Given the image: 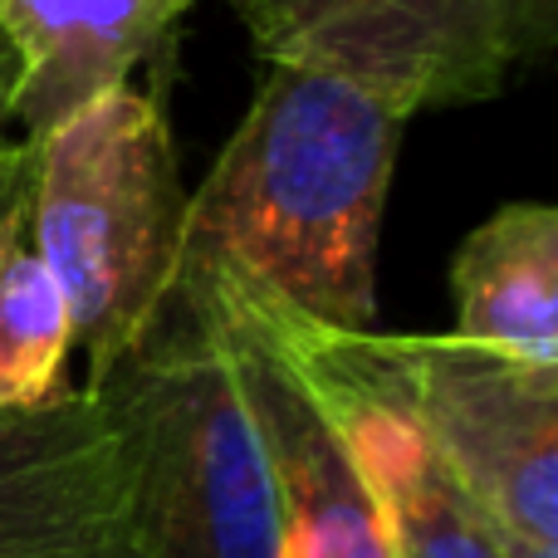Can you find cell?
<instances>
[{
	"label": "cell",
	"instance_id": "6da1fadb",
	"mask_svg": "<svg viewBox=\"0 0 558 558\" xmlns=\"http://www.w3.org/2000/svg\"><path fill=\"white\" fill-rule=\"evenodd\" d=\"M402 128L407 118L343 78L270 64L186 196L177 275L221 270L324 328H373Z\"/></svg>",
	"mask_w": 558,
	"mask_h": 558
},
{
	"label": "cell",
	"instance_id": "7a4b0ae2",
	"mask_svg": "<svg viewBox=\"0 0 558 558\" xmlns=\"http://www.w3.org/2000/svg\"><path fill=\"white\" fill-rule=\"evenodd\" d=\"M25 147V235L64 289L84 387H98L172 304L186 216L172 133L157 98L123 84Z\"/></svg>",
	"mask_w": 558,
	"mask_h": 558
},
{
	"label": "cell",
	"instance_id": "3957f363",
	"mask_svg": "<svg viewBox=\"0 0 558 558\" xmlns=\"http://www.w3.org/2000/svg\"><path fill=\"white\" fill-rule=\"evenodd\" d=\"M118 426L143 558H284L279 500L206 308L172 294L157 328L94 387Z\"/></svg>",
	"mask_w": 558,
	"mask_h": 558
},
{
	"label": "cell",
	"instance_id": "277c9868",
	"mask_svg": "<svg viewBox=\"0 0 558 558\" xmlns=\"http://www.w3.org/2000/svg\"><path fill=\"white\" fill-rule=\"evenodd\" d=\"M245 294L260 304L265 324L338 426L357 475L373 490L392 558H505L495 524L426 432L392 338L373 328H324L255 289Z\"/></svg>",
	"mask_w": 558,
	"mask_h": 558
},
{
	"label": "cell",
	"instance_id": "5b68a950",
	"mask_svg": "<svg viewBox=\"0 0 558 558\" xmlns=\"http://www.w3.org/2000/svg\"><path fill=\"white\" fill-rule=\"evenodd\" d=\"M265 64L314 69L412 123L485 104L524 59L520 0H245Z\"/></svg>",
	"mask_w": 558,
	"mask_h": 558
},
{
	"label": "cell",
	"instance_id": "8992f818",
	"mask_svg": "<svg viewBox=\"0 0 558 558\" xmlns=\"http://www.w3.org/2000/svg\"><path fill=\"white\" fill-rule=\"evenodd\" d=\"M426 432L505 539L558 544V367L456 333L392 338Z\"/></svg>",
	"mask_w": 558,
	"mask_h": 558
},
{
	"label": "cell",
	"instance_id": "52a82bcc",
	"mask_svg": "<svg viewBox=\"0 0 558 558\" xmlns=\"http://www.w3.org/2000/svg\"><path fill=\"white\" fill-rule=\"evenodd\" d=\"M172 294L196 299L221 333L235 387L265 446L284 558H392L373 490L363 485L314 387L265 324L260 304L216 270L177 275Z\"/></svg>",
	"mask_w": 558,
	"mask_h": 558
},
{
	"label": "cell",
	"instance_id": "ba28073f",
	"mask_svg": "<svg viewBox=\"0 0 558 558\" xmlns=\"http://www.w3.org/2000/svg\"><path fill=\"white\" fill-rule=\"evenodd\" d=\"M0 558H143L123 441L94 387L0 412Z\"/></svg>",
	"mask_w": 558,
	"mask_h": 558
},
{
	"label": "cell",
	"instance_id": "9c48e42d",
	"mask_svg": "<svg viewBox=\"0 0 558 558\" xmlns=\"http://www.w3.org/2000/svg\"><path fill=\"white\" fill-rule=\"evenodd\" d=\"M192 0H0V45L15 64V123L29 137L172 45Z\"/></svg>",
	"mask_w": 558,
	"mask_h": 558
},
{
	"label": "cell",
	"instance_id": "30bf717a",
	"mask_svg": "<svg viewBox=\"0 0 558 558\" xmlns=\"http://www.w3.org/2000/svg\"><path fill=\"white\" fill-rule=\"evenodd\" d=\"M456 338L534 367H558V211L510 202L451 260Z\"/></svg>",
	"mask_w": 558,
	"mask_h": 558
},
{
	"label": "cell",
	"instance_id": "8fae6325",
	"mask_svg": "<svg viewBox=\"0 0 558 558\" xmlns=\"http://www.w3.org/2000/svg\"><path fill=\"white\" fill-rule=\"evenodd\" d=\"M74 318L64 289L25 235V206L0 226V412H25L64 392Z\"/></svg>",
	"mask_w": 558,
	"mask_h": 558
},
{
	"label": "cell",
	"instance_id": "7c38bea8",
	"mask_svg": "<svg viewBox=\"0 0 558 558\" xmlns=\"http://www.w3.org/2000/svg\"><path fill=\"white\" fill-rule=\"evenodd\" d=\"M25 192H29V147L0 143V226L25 206Z\"/></svg>",
	"mask_w": 558,
	"mask_h": 558
},
{
	"label": "cell",
	"instance_id": "4fadbf2b",
	"mask_svg": "<svg viewBox=\"0 0 558 558\" xmlns=\"http://www.w3.org/2000/svg\"><path fill=\"white\" fill-rule=\"evenodd\" d=\"M520 25H524V59L544 54L554 39V0H520Z\"/></svg>",
	"mask_w": 558,
	"mask_h": 558
},
{
	"label": "cell",
	"instance_id": "5bb4252c",
	"mask_svg": "<svg viewBox=\"0 0 558 558\" xmlns=\"http://www.w3.org/2000/svg\"><path fill=\"white\" fill-rule=\"evenodd\" d=\"M10 123H15V64L0 45V143H10Z\"/></svg>",
	"mask_w": 558,
	"mask_h": 558
}]
</instances>
